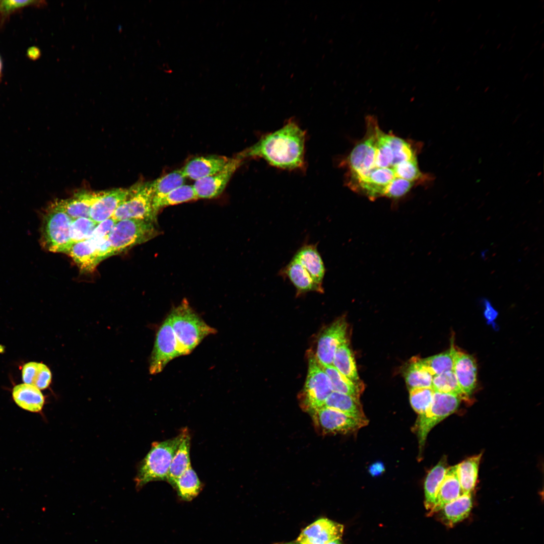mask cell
<instances>
[{
	"label": "cell",
	"mask_w": 544,
	"mask_h": 544,
	"mask_svg": "<svg viewBox=\"0 0 544 544\" xmlns=\"http://www.w3.org/2000/svg\"><path fill=\"white\" fill-rule=\"evenodd\" d=\"M230 159L219 155L197 157L190 160L181 169L186 178L196 181L221 171Z\"/></svg>",
	"instance_id": "cell-17"
},
{
	"label": "cell",
	"mask_w": 544,
	"mask_h": 544,
	"mask_svg": "<svg viewBox=\"0 0 544 544\" xmlns=\"http://www.w3.org/2000/svg\"><path fill=\"white\" fill-rule=\"evenodd\" d=\"M12 396L18 406L31 413H40L44 405L45 398L40 390L26 383L16 385Z\"/></svg>",
	"instance_id": "cell-24"
},
{
	"label": "cell",
	"mask_w": 544,
	"mask_h": 544,
	"mask_svg": "<svg viewBox=\"0 0 544 544\" xmlns=\"http://www.w3.org/2000/svg\"><path fill=\"white\" fill-rule=\"evenodd\" d=\"M51 378L49 369L43 363L31 362L25 364L23 367L22 379L24 383L40 390L49 386Z\"/></svg>",
	"instance_id": "cell-30"
},
{
	"label": "cell",
	"mask_w": 544,
	"mask_h": 544,
	"mask_svg": "<svg viewBox=\"0 0 544 544\" xmlns=\"http://www.w3.org/2000/svg\"><path fill=\"white\" fill-rule=\"evenodd\" d=\"M482 453L470 457L457 464V475L462 494H471L478 479Z\"/></svg>",
	"instance_id": "cell-27"
},
{
	"label": "cell",
	"mask_w": 544,
	"mask_h": 544,
	"mask_svg": "<svg viewBox=\"0 0 544 544\" xmlns=\"http://www.w3.org/2000/svg\"><path fill=\"white\" fill-rule=\"evenodd\" d=\"M365 122V135L342 162L347 170V186L351 189L371 173L382 170H392L398 178L407 180L420 149L411 141L383 131L374 115H367Z\"/></svg>",
	"instance_id": "cell-1"
},
{
	"label": "cell",
	"mask_w": 544,
	"mask_h": 544,
	"mask_svg": "<svg viewBox=\"0 0 544 544\" xmlns=\"http://www.w3.org/2000/svg\"><path fill=\"white\" fill-rule=\"evenodd\" d=\"M2 61H1V58H0V78H1V72H2Z\"/></svg>",
	"instance_id": "cell-46"
},
{
	"label": "cell",
	"mask_w": 544,
	"mask_h": 544,
	"mask_svg": "<svg viewBox=\"0 0 544 544\" xmlns=\"http://www.w3.org/2000/svg\"><path fill=\"white\" fill-rule=\"evenodd\" d=\"M434 391L432 388H416L410 389V400L413 409L419 415L424 414L432 400Z\"/></svg>",
	"instance_id": "cell-40"
},
{
	"label": "cell",
	"mask_w": 544,
	"mask_h": 544,
	"mask_svg": "<svg viewBox=\"0 0 544 544\" xmlns=\"http://www.w3.org/2000/svg\"><path fill=\"white\" fill-rule=\"evenodd\" d=\"M180 432L181 439L172 458L167 480L173 488L177 479L191 466L190 434L187 428H183Z\"/></svg>",
	"instance_id": "cell-22"
},
{
	"label": "cell",
	"mask_w": 544,
	"mask_h": 544,
	"mask_svg": "<svg viewBox=\"0 0 544 544\" xmlns=\"http://www.w3.org/2000/svg\"><path fill=\"white\" fill-rule=\"evenodd\" d=\"M116 222L111 217L98 223L90 238L102 239L108 237Z\"/></svg>",
	"instance_id": "cell-41"
},
{
	"label": "cell",
	"mask_w": 544,
	"mask_h": 544,
	"mask_svg": "<svg viewBox=\"0 0 544 544\" xmlns=\"http://www.w3.org/2000/svg\"><path fill=\"white\" fill-rule=\"evenodd\" d=\"M309 273L314 281L322 286L325 268L317 246L305 244L300 248L293 256Z\"/></svg>",
	"instance_id": "cell-21"
},
{
	"label": "cell",
	"mask_w": 544,
	"mask_h": 544,
	"mask_svg": "<svg viewBox=\"0 0 544 544\" xmlns=\"http://www.w3.org/2000/svg\"><path fill=\"white\" fill-rule=\"evenodd\" d=\"M277 544H302V543H301L298 542L297 541L295 540V541H290V542H280V543H278ZM328 544H342V543L341 539L340 538V539H336V540L330 542Z\"/></svg>",
	"instance_id": "cell-45"
},
{
	"label": "cell",
	"mask_w": 544,
	"mask_h": 544,
	"mask_svg": "<svg viewBox=\"0 0 544 544\" xmlns=\"http://www.w3.org/2000/svg\"><path fill=\"white\" fill-rule=\"evenodd\" d=\"M457 464L448 467L438 490L431 514L439 511L446 504L462 494L457 475Z\"/></svg>",
	"instance_id": "cell-23"
},
{
	"label": "cell",
	"mask_w": 544,
	"mask_h": 544,
	"mask_svg": "<svg viewBox=\"0 0 544 544\" xmlns=\"http://www.w3.org/2000/svg\"><path fill=\"white\" fill-rule=\"evenodd\" d=\"M484 305L485 307L484 316L487 319V322L492 323L497 317L498 312L493 308L490 302L486 299L484 300Z\"/></svg>",
	"instance_id": "cell-42"
},
{
	"label": "cell",
	"mask_w": 544,
	"mask_h": 544,
	"mask_svg": "<svg viewBox=\"0 0 544 544\" xmlns=\"http://www.w3.org/2000/svg\"><path fill=\"white\" fill-rule=\"evenodd\" d=\"M73 219L51 202L42 213L40 243L46 250L66 253L72 244L70 229Z\"/></svg>",
	"instance_id": "cell-5"
},
{
	"label": "cell",
	"mask_w": 544,
	"mask_h": 544,
	"mask_svg": "<svg viewBox=\"0 0 544 544\" xmlns=\"http://www.w3.org/2000/svg\"><path fill=\"white\" fill-rule=\"evenodd\" d=\"M347 323L341 318L327 326L319 335L315 357L322 366L332 365L338 347L347 341Z\"/></svg>",
	"instance_id": "cell-13"
},
{
	"label": "cell",
	"mask_w": 544,
	"mask_h": 544,
	"mask_svg": "<svg viewBox=\"0 0 544 544\" xmlns=\"http://www.w3.org/2000/svg\"><path fill=\"white\" fill-rule=\"evenodd\" d=\"M28 55L32 59H37L40 56V51L38 48L32 47L28 49Z\"/></svg>",
	"instance_id": "cell-44"
},
{
	"label": "cell",
	"mask_w": 544,
	"mask_h": 544,
	"mask_svg": "<svg viewBox=\"0 0 544 544\" xmlns=\"http://www.w3.org/2000/svg\"><path fill=\"white\" fill-rule=\"evenodd\" d=\"M202 484L191 466L189 467L176 480L174 487L180 499L190 501L201 491Z\"/></svg>",
	"instance_id": "cell-33"
},
{
	"label": "cell",
	"mask_w": 544,
	"mask_h": 544,
	"mask_svg": "<svg viewBox=\"0 0 544 544\" xmlns=\"http://www.w3.org/2000/svg\"><path fill=\"white\" fill-rule=\"evenodd\" d=\"M280 274L290 280L298 296L311 291L323 292V287L317 285L306 269L293 257Z\"/></svg>",
	"instance_id": "cell-20"
},
{
	"label": "cell",
	"mask_w": 544,
	"mask_h": 544,
	"mask_svg": "<svg viewBox=\"0 0 544 544\" xmlns=\"http://www.w3.org/2000/svg\"><path fill=\"white\" fill-rule=\"evenodd\" d=\"M47 5L44 1H1L0 25H3L12 14L28 7H43Z\"/></svg>",
	"instance_id": "cell-39"
},
{
	"label": "cell",
	"mask_w": 544,
	"mask_h": 544,
	"mask_svg": "<svg viewBox=\"0 0 544 544\" xmlns=\"http://www.w3.org/2000/svg\"><path fill=\"white\" fill-rule=\"evenodd\" d=\"M192 185L183 184L173 190L165 195L153 200V207L158 213L159 210L167 206L189 201L197 199Z\"/></svg>",
	"instance_id": "cell-34"
},
{
	"label": "cell",
	"mask_w": 544,
	"mask_h": 544,
	"mask_svg": "<svg viewBox=\"0 0 544 544\" xmlns=\"http://www.w3.org/2000/svg\"><path fill=\"white\" fill-rule=\"evenodd\" d=\"M305 132L293 118L280 129L262 136L236 157L258 158L270 165L285 170L302 169L305 165Z\"/></svg>",
	"instance_id": "cell-2"
},
{
	"label": "cell",
	"mask_w": 544,
	"mask_h": 544,
	"mask_svg": "<svg viewBox=\"0 0 544 544\" xmlns=\"http://www.w3.org/2000/svg\"><path fill=\"white\" fill-rule=\"evenodd\" d=\"M384 469L383 464L382 463L377 462L370 467L369 471L372 475H376L381 473Z\"/></svg>",
	"instance_id": "cell-43"
},
{
	"label": "cell",
	"mask_w": 544,
	"mask_h": 544,
	"mask_svg": "<svg viewBox=\"0 0 544 544\" xmlns=\"http://www.w3.org/2000/svg\"><path fill=\"white\" fill-rule=\"evenodd\" d=\"M243 161L236 156L230 158L221 171L195 181L192 186L197 198L209 199L219 196Z\"/></svg>",
	"instance_id": "cell-14"
},
{
	"label": "cell",
	"mask_w": 544,
	"mask_h": 544,
	"mask_svg": "<svg viewBox=\"0 0 544 544\" xmlns=\"http://www.w3.org/2000/svg\"><path fill=\"white\" fill-rule=\"evenodd\" d=\"M309 413L315 427L324 434L354 432L368 423L367 418H354L337 410L323 406L313 410Z\"/></svg>",
	"instance_id": "cell-11"
},
{
	"label": "cell",
	"mask_w": 544,
	"mask_h": 544,
	"mask_svg": "<svg viewBox=\"0 0 544 544\" xmlns=\"http://www.w3.org/2000/svg\"><path fill=\"white\" fill-rule=\"evenodd\" d=\"M447 468L446 459H442L430 470L426 477L424 484L425 505L430 511L434 506Z\"/></svg>",
	"instance_id": "cell-29"
},
{
	"label": "cell",
	"mask_w": 544,
	"mask_h": 544,
	"mask_svg": "<svg viewBox=\"0 0 544 544\" xmlns=\"http://www.w3.org/2000/svg\"><path fill=\"white\" fill-rule=\"evenodd\" d=\"M98 192L83 190L65 199H57L52 202L72 219L90 218L91 206Z\"/></svg>",
	"instance_id": "cell-19"
},
{
	"label": "cell",
	"mask_w": 544,
	"mask_h": 544,
	"mask_svg": "<svg viewBox=\"0 0 544 544\" xmlns=\"http://www.w3.org/2000/svg\"><path fill=\"white\" fill-rule=\"evenodd\" d=\"M180 356L170 319L168 315L156 334L150 361V374L154 375L161 372L171 360Z\"/></svg>",
	"instance_id": "cell-12"
},
{
	"label": "cell",
	"mask_w": 544,
	"mask_h": 544,
	"mask_svg": "<svg viewBox=\"0 0 544 544\" xmlns=\"http://www.w3.org/2000/svg\"><path fill=\"white\" fill-rule=\"evenodd\" d=\"M358 419H366L362 406L357 399L348 394L332 391L323 405Z\"/></svg>",
	"instance_id": "cell-26"
},
{
	"label": "cell",
	"mask_w": 544,
	"mask_h": 544,
	"mask_svg": "<svg viewBox=\"0 0 544 544\" xmlns=\"http://www.w3.org/2000/svg\"><path fill=\"white\" fill-rule=\"evenodd\" d=\"M332 365L348 379L356 384H361L354 356L347 341L342 344L335 353Z\"/></svg>",
	"instance_id": "cell-28"
},
{
	"label": "cell",
	"mask_w": 544,
	"mask_h": 544,
	"mask_svg": "<svg viewBox=\"0 0 544 544\" xmlns=\"http://www.w3.org/2000/svg\"><path fill=\"white\" fill-rule=\"evenodd\" d=\"M322 367L329 378L332 391L348 394L359 399L363 390L362 383L356 384L353 382L341 373L332 365Z\"/></svg>",
	"instance_id": "cell-32"
},
{
	"label": "cell",
	"mask_w": 544,
	"mask_h": 544,
	"mask_svg": "<svg viewBox=\"0 0 544 544\" xmlns=\"http://www.w3.org/2000/svg\"><path fill=\"white\" fill-rule=\"evenodd\" d=\"M452 371L461 391L468 397L476 385L477 367L474 359L457 351Z\"/></svg>",
	"instance_id": "cell-18"
},
{
	"label": "cell",
	"mask_w": 544,
	"mask_h": 544,
	"mask_svg": "<svg viewBox=\"0 0 544 544\" xmlns=\"http://www.w3.org/2000/svg\"><path fill=\"white\" fill-rule=\"evenodd\" d=\"M159 233L157 223L139 219L117 221L108 239L115 254L146 242Z\"/></svg>",
	"instance_id": "cell-6"
},
{
	"label": "cell",
	"mask_w": 544,
	"mask_h": 544,
	"mask_svg": "<svg viewBox=\"0 0 544 544\" xmlns=\"http://www.w3.org/2000/svg\"><path fill=\"white\" fill-rule=\"evenodd\" d=\"M457 350L453 342L450 348L445 352L425 359L423 364L433 376L452 371Z\"/></svg>",
	"instance_id": "cell-36"
},
{
	"label": "cell",
	"mask_w": 544,
	"mask_h": 544,
	"mask_svg": "<svg viewBox=\"0 0 544 544\" xmlns=\"http://www.w3.org/2000/svg\"><path fill=\"white\" fill-rule=\"evenodd\" d=\"M128 193V189L123 188L98 192L90 209V218L99 223L111 218Z\"/></svg>",
	"instance_id": "cell-16"
},
{
	"label": "cell",
	"mask_w": 544,
	"mask_h": 544,
	"mask_svg": "<svg viewBox=\"0 0 544 544\" xmlns=\"http://www.w3.org/2000/svg\"><path fill=\"white\" fill-rule=\"evenodd\" d=\"M343 531L342 524L321 518L303 529L296 540L302 544H328L340 539Z\"/></svg>",
	"instance_id": "cell-15"
},
{
	"label": "cell",
	"mask_w": 544,
	"mask_h": 544,
	"mask_svg": "<svg viewBox=\"0 0 544 544\" xmlns=\"http://www.w3.org/2000/svg\"><path fill=\"white\" fill-rule=\"evenodd\" d=\"M186 177L181 169L175 170L151 182L153 200L160 198L184 184Z\"/></svg>",
	"instance_id": "cell-35"
},
{
	"label": "cell",
	"mask_w": 544,
	"mask_h": 544,
	"mask_svg": "<svg viewBox=\"0 0 544 544\" xmlns=\"http://www.w3.org/2000/svg\"><path fill=\"white\" fill-rule=\"evenodd\" d=\"M461 398L455 395L434 391L432 402L426 412L419 417L415 424L420 452L431 430L438 423L454 413Z\"/></svg>",
	"instance_id": "cell-8"
},
{
	"label": "cell",
	"mask_w": 544,
	"mask_h": 544,
	"mask_svg": "<svg viewBox=\"0 0 544 544\" xmlns=\"http://www.w3.org/2000/svg\"><path fill=\"white\" fill-rule=\"evenodd\" d=\"M126 199L119 206L112 218L116 222L139 219L157 223V214L153 207V191L151 182H143L128 189Z\"/></svg>",
	"instance_id": "cell-7"
},
{
	"label": "cell",
	"mask_w": 544,
	"mask_h": 544,
	"mask_svg": "<svg viewBox=\"0 0 544 544\" xmlns=\"http://www.w3.org/2000/svg\"><path fill=\"white\" fill-rule=\"evenodd\" d=\"M168 316L180 356L189 354L205 337L217 332L185 300L174 307Z\"/></svg>",
	"instance_id": "cell-3"
},
{
	"label": "cell",
	"mask_w": 544,
	"mask_h": 544,
	"mask_svg": "<svg viewBox=\"0 0 544 544\" xmlns=\"http://www.w3.org/2000/svg\"><path fill=\"white\" fill-rule=\"evenodd\" d=\"M431 387L434 391L452 394L461 399L467 398L459 387L453 371L433 376Z\"/></svg>",
	"instance_id": "cell-37"
},
{
	"label": "cell",
	"mask_w": 544,
	"mask_h": 544,
	"mask_svg": "<svg viewBox=\"0 0 544 544\" xmlns=\"http://www.w3.org/2000/svg\"><path fill=\"white\" fill-rule=\"evenodd\" d=\"M472 505L471 494H462L439 511L442 520L447 526L452 527L468 516Z\"/></svg>",
	"instance_id": "cell-25"
},
{
	"label": "cell",
	"mask_w": 544,
	"mask_h": 544,
	"mask_svg": "<svg viewBox=\"0 0 544 544\" xmlns=\"http://www.w3.org/2000/svg\"><path fill=\"white\" fill-rule=\"evenodd\" d=\"M332 392L329 377L315 356L310 354L307 375L301 395L302 407L309 412L322 407Z\"/></svg>",
	"instance_id": "cell-9"
},
{
	"label": "cell",
	"mask_w": 544,
	"mask_h": 544,
	"mask_svg": "<svg viewBox=\"0 0 544 544\" xmlns=\"http://www.w3.org/2000/svg\"><path fill=\"white\" fill-rule=\"evenodd\" d=\"M66 254L72 258L83 273L93 271L101 261L114 255L108 237L89 238L73 243Z\"/></svg>",
	"instance_id": "cell-10"
},
{
	"label": "cell",
	"mask_w": 544,
	"mask_h": 544,
	"mask_svg": "<svg viewBox=\"0 0 544 544\" xmlns=\"http://www.w3.org/2000/svg\"><path fill=\"white\" fill-rule=\"evenodd\" d=\"M181 436L180 432L175 437L152 443L150 451L141 462L134 479L137 489L152 481H167L171 461Z\"/></svg>",
	"instance_id": "cell-4"
},
{
	"label": "cell",
	"mask_w": 544,
	"mask_h": 544,
	"mask_svg": "<svg viewBox=\"0 0 544 544\" xmlns=\"http://www.w3.org/2000/svg\"><path fill=\"white\" fill-rule=\"evenodd\" d=\"M98 224L90 218L73 219L70 229L72 243L90 238Z\"/></svg>",
	"instance_id": "cell-38"
},
{
	"label": "cell",
	"mask_w": 544,
	"mask_h": 544,
	"mask_svg": "<svg viewBox=\"0 0 544 544\" xmlns=\"http://www.w3.org/2000/svg\"><path fill=\"white\" fill-rule=\"evenodd\" d=\"M405 380L409 389L416 388H432L433 376L423 364L422 359L412 358L404 373Z\"/></svg>",
	"instance_id": "cell-31"
}]
</instances>
